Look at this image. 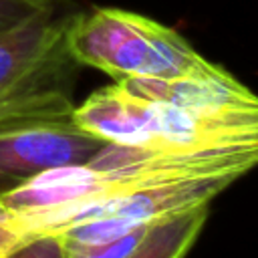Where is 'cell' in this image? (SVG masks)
I'll use <instances>...</instances> for the list:
<instances>
[{
    "label": "cell",
    "instance_id": "5b68a950",
    "mask_svg": "<svg viewBox=\"0 0 258 258\" xmlns=\"http://www.w3.org/2000/svg\"><path fill=\"white\" fill-rule=\"evenodd\" d=\"M208 220V206H198L153 224L139 246L125 258H185Z\"/></svg>",
    "mask_w": 258,
    "mask_h": 258
},
{
    "label": "cell",
    "instance_id": "8992f818",
    "mask_svg": "<svg viewBox=\"0 0 258 258\" xmlns=\"http://www.w3.org/2000/svg\"><path fill=\"white\" fill-rule=\"evenodd\" d=\"M151 226L153 224L139 226L115 240H107L99 244H60V242L58 244L62 258H125L129 252H133L139 246V242L145 238Z\"/></svg>",
    "mask_w": 258,
    "mask_h": 258
},
{
    "label": "cell",
    "instance_id": "52a82bcc",
    "mask_svg": "<svg viewBox=\"0 0 258 258\" xmlns=\"http://www.w3.org/2000/svg\"><path fill=\"white\" fill-rule=\"evenodd\" d=\"M58 0H0V30H6L22 18L54 4Z\"/></svg>",
    "mask_w": 258,
    "mask_h": 258
},
{
    "label": "cell",
    "instance_id": "3957f363",
    "mask_svg": "<svg viewBox=\"0 0 258 258\" xmlns=\"http://www.w3.org/2000/svg\"><path fill=\"white\" fill-rule=\"evenodd\" d=\"M67 46L77 64L99 69L115 81L177 79L212 64L175 28L125 8L79 12Z\"/></svg>",
    "mask_w": 258,
    "mask_h": 258
},
{
    "label": "cell",
    "instance_id": "7a4b0ae2",
    "mask_svg": "<svg viewBox=\"0 0 258 258\" xmlns=\"http://www.w3.org/2000/svg\"><path fill=\"white\" fill-rule=\"evenodd\" d=\"M77 14L58 0L0 30V125L73 115L77 60L67 34Z\"/></svg>",
    "mask_w": 258,
    "mask_h": 258
},
{
    "label": "cell",
    "instance_id": "9c48e42d",
    "mask_svg": "<svg viewBox=\"0 0 258 258\" xmlns=\"http://www.w3.org/2000/svg\"><path fill=\"white\" fill-rule=\"evenodd\" d=\"M16 254H18V258H62L60 244L54 236L36 238L30 244L16 250Z\"/></svg>",
    "mask_w": 258,
    "mask_h": 258
},
{
    "label": "cell",
    "instance_id": "6da1fadb",
    "mask_svg": "<svg viewBox=\"0 0 258 258\" xmlns=\"http://www.w3.org/2000/svg\"><path fill=\"white\" fill-rule=\"evenodd\" d=\"M73 121L105 143L258 165V105L198 109L141 97L115 81L73 109Z\"/></svg>",
    "mask_w": 258,
    "mask_h": 258
},
{
    "label": "cell",
    "instance_id": "277c9868",
    "mask_svg": "<svg viewBox=\"0 0 258 258\" xmlns=\"http://www.w3.org/2000/svg\"><path fill=\"white\" fill-rule=\"evenodd\" d=\"M105 141L64 117H34L0 125V179L22 181L34 173L93 159Z\"/></svg>",
    "mask_w": 258,
    "mask_h": 258
},
{
    "label": "cell",
    "instance_id": "30bf717a",
    "mask_svg": "<svg viewBox=\"0 0 258 258\" xmlns=\"http://www.w3.org/2000/svg\"><path fill=\"white\" fill-rule=\"evenodd\" d=\"M4 258H18V254L14 252V254H10V256H4Z\"/></svg>",
    "mask_w": 258,
    "mask_h": 258
},
{
    "label": "cell",
    "instance_id": "ba28073f",
    "mask_svg": "<svg viewBox=\"0 0 258 258\" xmlns=\"http://www.w3.org/2000/svg\"><path fill=\"white\" fill-rule=\"evenodd\" d=\"M24 246L20 232L14 226V214L0 198V258L14 254Z\"/></svg>",
    "mask_w": 258,
    "mask_h": 258
}]
</instances>
